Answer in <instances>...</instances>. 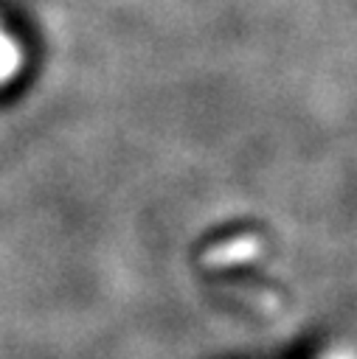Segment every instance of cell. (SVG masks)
<instances>
[{"label": "cell", "mask_w": 357, "mask_h": 359, "mask_svg": "<svg viewBox=\"0 0 357 359\" xmlns=\"http://www.w3.org/2000/svg\"><path fill=\"white\" fill-rule=\"evenodd\" d=\"M17 65H20V50L14 45V39L0 28V84L17 73Z\"/></svg>", "instance_id": "obj_1"}]
</instances>
